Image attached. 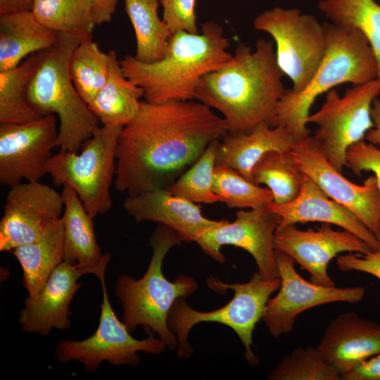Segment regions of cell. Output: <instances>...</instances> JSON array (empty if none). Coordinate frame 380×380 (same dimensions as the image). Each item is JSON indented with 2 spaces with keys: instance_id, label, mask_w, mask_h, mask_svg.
Wrapping results in <instances>:
<instances>
[{
  "instance_id": "cell-1",
  "label": "cell",
  "mask_w": 380,
  "mask_h": 380,
  "mask_svg": "<svg viewBox=\"0 0 380 380\" xmlns=\"http://www.w3.org/2000/svg\"><path fill=\"white\" fill-rule=\"evenodd\" d=\"M227 133L223 118L200 101L141 100L118 139L115 188L127 196L167 188Z\"/></svg>"
},
{
  "instance_id": "cell-2",
  "label": "cell",
  "mask_w": 380,
  "mask_h": 380,
  "mask_svg": "<svg viewBox=\"0 0 380 380\" xmlns=\"http://www.w3.org/2000/svg\"><path fill=\"white\" fill-rule=\"evenodd\" d=\"M283 75L272 41L259 39L254 51L239 43L230 60L200 79L194 99L217 110L229 133H248L261 124L272 126Z\"/></svg>"
},
{
  "instance_id": "cell-3",
  "label": "cell",
  "mask_w": 380,
  "mask_h": 380,
  "mask_svg": "<svg viewBox=\"0 0 380 380\" xmlns=\"http://www.w3.org/2000/svg\"><path fill=\"white\" fill-rule=\"evenodd\" d=\"M229 46L222 27L209 21L202 24L201 32L173 33L158 61L146 63L126 55L120 62L125 76L143 89L144 100L189 101L194 99L200 79L231 59Z\"/></svg>"
},
{
  "instance_id": "cell-4",
  "label": "cell",
  "mask_w": 380,
  "mask_h": 380,
  "mask_svg": "<svg viewBox=\"0 0 380 380\" xmlns=\"http://www.w3.org/2000/svg\"><path fill=\"white\" fill-rule=\"evenodd\" d=\"M324 58L306 87L300 92L285 89L277 106L273 127L287 129L296 141L310 136L307 118L316 99L344 83L360 85L379 78L378 63L368 40L360 30H345L323 23Z\"/></svg>"
},
{
  "instance_id": "cell-5",
  "label": "cell",
  "mask_w": 380,
  "mask_h": 380,
  "mask_svg": "<svg viewBox=\"0 0 380 380\" xmlns=\"http://www.w3.org/2000/svg\"><path fill=\"white\" fill-rule=\"evenodd\" d=\"M182 241L177 232L159 224L150 239L153 253L145 274L139 279L120 275L114 292L121 303L122 322L128 330L142 326L149 336L157 334L170 350L177 348L178 341L167 325L169 312L177 300L186 298L198 289L197 282L189 276L179 275L171 281L163 272L165 256Z\"/></svg>"
},
{
  "instance_id": "cell-6",
  "label": "cell",
  "mask_w": 380,
  "mask_h": 380,
  "mask_svg": "<svg viewBox=\"0 0 380 380\" xmlns=\"http://www.w3.org/2000/svg\"><path fill=\"white\" fill-rule=\"evenodd\" d=\"M84 39H87L59 33L56 44L46 51L26 91L27 100L35 110L43 115L58 116L60 151L78 153L100 127L69 72L70 57Z\"/></svg>"
},
{
  "instance_id": "cell-7",
  "label": "cell",
  "mask_w": 380,
  "mask_h": 380,
  "mask_svg": "<svg viewBox=\"0 0 380 380\" xmlns=\"http://www.w3.org/2000/svg\"><path fill=\"white\" fill-rule=\"evenodd\" d=\"M207 284L217 293L232 289L234 296L220 308L206 312L193 309L185 298L175 302L168 314L167 325L178 341L177 357H189L192 354L188 336L194 325L201 322H217L234 331L244 346L246 361L250 365L256 366L259 359L253 349V332L256 324L262 319L270 296L279 290L280 277L266 280L257 272L247 282L227 284L210 277Z\"/></svg>"
},
{
  "instance_id": "cell-8",
  "label": "cell",
  "mask_w": 380,
  "mask_h": 380,
  "mask_svg": "<svg viewBox=\"0 0 380 380\" xmlns=\"http://www.w3.org/2000/svg\"><path fill=\"white\" fill-rule=\"evenodd\" d=\"M122 127L103 125L82 144L80 153L59 151L47 165L53 184L70 186L94 218L112 207L110 186L114 182L115 151Z\"/></svg>"
},
{
  "instance_id": "cell-9",
  "label": "cell",
  "mask_w": 380,
  "mask_h": 380,
  "mask_svg": "<svg viewBox=\"0 0 380 380\" xmlns=\"http://www.w3.org/2000/svg\"><path fill=\"white\" fill-rule=\"evenodd\" d=\"M253 25L273 38L277 65L292 81L291 89L294 92L304 89L325 53L324 24L298 8L276 6L258 15Z\"/></svg>"
},
{
  "instance_id": "cell-10",
  "label": "cell",
  "mask_w": 380,
  "mask_h": 380,
  "mask_svg": "<svg viewBox=\"0 0 380 380\" xmlns=\"http://www.w3.org/2000/svg\"><path fill=\"white\" fill-rule=\"evenodd\" d=\"M380 95L379 78L355 85L341 97L336 89L327 92L322 107L307 118L317 126L314 137L329 163L341 172L347 167L346 151L363 141L374 127L373 101Z\"/></svg>"
},
{
  "instance_id": "cell-11",
  "label": "cell",
  "mask_w": 380,
  "mask_h": 380,
  "mask_svg": "<svg viewBox=\"0 0 380 380\" xmlns=\"http://www.w3.org/2000/svg\"><path fill=\"white\" fill-rule=\"evenodd\" d=\"M106 267L103 266L95 274L100 280L103 293L97 329L93 335L82 341L63 340L56 345L55 350L58 361L78 362L88 372H95L104 361L114 366L135 367L140 362L139 352L160 355L167 349L165 343L158 337L134 338L125 323L118 318L107 293Z\"/></svg>"
},
{
  "instance_id": "cell-12",
  "label": "cell",
  "mask_w": 380,
  "mask_h": 380,
  "mask_svg": "<svg viewBox=\"0 0 380 380\" xmlns=\"http://www.w3.org/2000/svg\"><path fill=\"white\" fill-rule=\"evenodd\" d=\"M281 284L277 294L267 303L262 320L270 334L279 338L289 334L296 317L312 308L335 302L355 303L365 294L363 286H325L308 281L296 270V261L275 250Z\"/></svg>"
},
{
  "instance_id": "cell-13",
  "label": "cell",
  "mask_w": 380,
  "mask_h": 380,
  "mask_svg": "<svg viewBox=\"0 0 380 380\" xmlns=\"http://www.w3.org/2000/svg\"><path fill=\"white\" fill-rule=\"evenodd\" d=\"M58 137L53 114L24 123H0V184L11 187L23 179L39 181L48 174Z\"/></svg>"
},
{
  "instance_id": "cell-14",
  "label": "cell",
  "mask_w": 380,
  "mask_h": 380,
  "mask_svg": "<svg viewBox=\"0 0 380 380\" xmlns=\"http://www.w3.org/2000/svg\"><path fill=\"white\" fill-rule=\"evenodd\" d=\"M279 215L266 207L239 210L233 222L222 220L203 234L196 243L203 251L220 263L225 262L222 246L232 245L248 252L263 279L279 277L274 236L279 224Z\"/></svg>"
},
{
  "instance_id": "cell-15",
  "label": "cell",
  "mask_w": 380,
  "mask_h": 380,
  "mask_svg": "<svg viewBox=\"0 0 380 380\" xmlns=\"http://www.w3.org/2000/svg\"><path fill=\"white\" fill-rule=\"evenodd\" d=\"M290 152L304 174L356 215L380 241V193L374 175L362 185L351 182L329 163L314 136L296 141Z\"/></svg>"
},
{
  "instance_id": "cell-16",
  "label": "cell",
  "mask_w": 380,
  "mask_h": 380,
  "mask_svg": "<svg viewBox=\"0 0 380 380\" xmlns=\"http://www.w3.org/2000/svg\"><path fill=\"white\" fill-rule=\"evenodd\" d=\"M0 222V251L38 239L61 216L62 194L39 181L20 182L10 187Z\"/></svg>"
},
{
  "instance_id": "cell-17",
  "label": "cell",
  "mask_w": 380,
  "mask_h": 380,
  "mask_svg": "<svg viewBox=\"0 0 380 380\" xmlns=\"http://www.w3.org/2000/svg\"><path fill=\"white\" fill-rule=\"evenodd\" d=\"M274 249L294 259L310 274L315 284L334 286L327 272L329 262L343 252L367 254L374 249L353 233L335 230L331 224L322 223L315 229L302 230L296 224L277 227L274 236Z\"/></svg>"
},
{
  "instance_id": "cell-18",
  "label": "cell",
  "mask_w": 380,
  "mask_h": 380,
  "mask_svg": "<svg viewBox=\"0 0 380 380\" xmlns=\"http://www.w3.org/2000/svg\"><path fill=\"white\" fill-rule=\"evenodd\" d=\"M123 207L137 223L152 221L164 224L186 242H196L203 234L222 221L204 217L198 204L174 194L168 188L127 196Z\"/></svg>"
},
{
  "instance_id": "cell-19",
  "label": "cell",
  "mask_w": 380,
  "mask_h": 380,
  "mask_svg": "<svg viewBox=\"0 0 380 380\" xmlns=\"http://www.w3.org/2000/svg\"><path fill=\"white\" fill-rule=\"evenodd\" d=\"M89 272L62 262L51 273L39 293L27 297L20 312L19 322L25 332L47 336L52 329L70 327L69 306L82 285L79 278Z\"/></svg>"
},
{
  "instance_id": "cell-20",
  "label": "cell",
  "mask_w": 380,
  "mask_h": 380,
  "mask_svg": "<svg viewBox=\"0 0 380 380\" xmlns=\"http://www.w3.org/2000/svg\"><path fill=\"white\" fill-rule=\"evenodd\" d=\"M316 348L341 376L380 353V324L354 312L342 313L331 320Z\"/></svg>"
},
{
  "instance_id": "cell-21",
  "label": "cell",
  "mask_w": 380,
  "mask_h": 380,
  "mask_svg": "<svg viewBox=\"0 0 380 380\" xmlns=\"http://www.w3.org/2000/svg\"><path fill=\"white\" fill-rule=\"evenodd\" d=\"M267 207L279 215L278 227L309 222L329 223L353 233L374 250L380 247V241L356 215L329 198L307 175L296 198L283 205L271 202Z\"/></svg>"
},
{
  "instance_id": "cell-22",
  "label": "cell",
  "mask_w": 380,
  "mask_h": 380,
  "mask_svg": "<svg viewBox=\"0 0 380 380\" xmlns=\"http://www.w3.org/2000/svg\"><path fill=\"white\" fill-rule=\"evenodd\" d=\"M64 210V262L94 274L110 260V253L101 254L96 241L93 217L87 212L75 191L63 186Z\"/></svg>"
},
{
  "instance_id": "cell-23",
  "label": "cell",
  "mask_w": 380,
  "mask_h": 380,
  "mask_svg": "<svg viewBox=\"0 0 380 380\" xmlns=\"http://www.w3.org/2000/svg\"><path fill=\"white\" fill-rule=\"evenodd\" d=\"M221 139L216 165L232 168L251 182L252 170L265 153L290 151L296 141L285 128L269 124H261L248 133L228 132Z\"/></svg>"
},
{
  "instance_id": "cell-24",
  "label": "cell",
  "mask_w": 380,
  "mask_h": 380,
  "mask_svg": "<svg viewBox=\"0 0 380 380\" xmlns=\"http://www.w3.org/2000/svg\"><path fill=\"white\" fill-rule=\"evenodd\" d=\"M59 33L40 23L31 11L0 15V71L16 67L30 55L51 49Z\"/></svg>"
},
{
  "instance_id": "cell-25",
  "label": "cell",
  "mask_w": 380,
  "mask_h": 380,
  "mask_svg": "<svg viewBox=\"0 0 380 380\" xmlns=\"http://www.w3.org/2000/svg\"><path fill=\"white\" fill-rule=\"evenodd\" d=\"M109 53L107 80L88 107L103 125L124 127L137 115L144 93L125 76L116 52Z\"/></svg>"
},
{
  "instance_id": "cell-26",
  "label": "cell",
  "mask_w": 380,
  "mask_h": 380,
  "mask_svg": "<svg viewBox=\"0 0 380 380\" xmlns=\"http://www.w3.org/2000/svg\"><path fill=\"white\" fill-rule=\"evenodd\" d=\"M11 252L22 267L27 297L35 298L53 271L64 260L61 217L53 222L38 239L18 246Z\"/></svg>"
},
{
  "instance_id": "cell-27",
  "label": "cell",
  "mask_w": 380,
  "mask_h": 380,
  "mask_svg": "<svg viewBox=\"0 0 380 380\" xmlns=\"http://www.w3.org/2000/svg\"><path fill=\"white\" fill-rule=\"evenodd\" d=\"M45 51L33 53L13 68L0 71V123H24L43 116L28 103V84Z\"/></svg>"
},
{
  "instance_id": "cell-28",
  "label": "cell",
  "mask_w": 380,
  "mask_h": 380,
  "mask_svg": "<svg viewBox=\"0 0 380 380\" xmlns=\"http://www.w3.org/2000/svg\"><path fill=\"white\" fill-rule=\"evenodd\" d=\"M125 11L136 35L134 58L143 63L161 60L173 34L158 16V0H124Z\"/></svg>"
},
{
  "instance_id": "cell-29",
  "label": "cell",
  "mask_w": 380,
  "mask_h": 380,
  "mask_svg": "<svg viewBox=\"0 0 380 380\" xmlns=\"http://www.w3.org/2000/svg\"><path fill=\"white\" fill-rule=\"evenodd\" d=\"M318 9L336 27L363 33L376 56L380 80V4L375 0H321Z\"/></svg>"
},
{
  "instance_id": "cell-30",
  "label": "cell",
  "mask_w": 380,
  "mask_h": 380,
  "mask_svg": "<svg viewBox=\"0 0 380 380\" xmlns=\"http://www.w3.org/2000/svg\"><path fill=\"white\" fill-rule=\"evenodd\" d=\"M252 182L265 184L272 191L274 204L283 205L298 195L306 175L297 165L290 151H270L254 165Z\"/></svg>"
},
{
  "instance_id": "cell-31",
  "label": "cell",
  "mask_w": 380,
  "mask_h": 380,
  "mask_svg": "<svg viewBox=\"0 0 380 380\" xmlns=\"http://www.w3.org/2000/svg\"><path fill=\"white\" fill-rule=\"evenodd\" d=\"M31 11L53 31L92 39L96 23L89 0H34Z\"/></svg>"
},
{
  "instance_id": "cell-32",
  "label": "cell",
  "mask_w": 380,
  "mask_h": 380,
  "mask_svg": "<svg viewBox=\"0 0 380 380\" xmlns=\"http://www.w3.org/2000/svg\"><path fill=\"white\" fill-rule=\"evenodd\" d=\"M110 53L102 51L92 39H84L74 50L69 62L71 80L80 96L89 104L105 84Z\"/></svg>"
},
{
  "instance_id": "cell-33",
  "label": "cell",
  "mask_w": 380,
  "mask_h": 380,
  "mask_svg": "<svg viewBox=\"0 0 380 380\" xmlns=\"http://www.w3.org/2000/svg\"><path fill=\"white\" fill-rule=\"evenodd\" d=\"M219 142L220 139L213 141L200 158L167 187L174 194L197 204L221 201L213 189Z\"/></svg>"
},
{
  "instance_id": "cell-34",
  "label": "cell",
  "mask_w": 380,
  "mask_h": 380,
  "mask_svg": "<svg viewBox=\"0 0 380 380\" xmlns=\"http://www.w3.org/2000/svg\"><path fill=\"white\" fill-rule=\"evenodd\" d=\"M213 189L221 201L229 208L256 209L273 201L272 191L247 179L236 170L216 165Z\"/></svg>"
},
{
  "instance_id": "cell-35",
  "label": "cell",
  "mask_w": 380,
  "mask_h": 380,
  "mask_svg": "<svg viewBox=\"0 0 380 380\" xmlns=\"http://www.w3.org/2000/svg\"><path fill=\"white\" fill-rule=\"evenodd\" d=\"M270 380H340L341 374L328 365L316 348L298 347L285 355L270 372Z\"/></svg>"
},
{
  "instance_id": "cell-36",
  "label": "cell",
  "mask_w": 380,
  "mask_h": 380,
  "mask_svg": "<svg viewBox=\"0 0 380 380\" xmlns=\"http://www.w3.org/2000/svg\"><path fill=\"white\" fill-rule=\"evenodd\" d=\"M163 9V20L172 33L184 31L198 33L196 0H158Z\"/></svg>"
},
{
  "instance_id": "cell-37",
  "label": "cell",
  "mask_w": 380,
  "mask_h": 380,
  "mask_svg": "<svg viewBox=\"0 0 380 380\" xmlns=\"http://www.w3.org/2000/svg\"><path fill=\"white\" fill-rule=\"evenodd\" d=\"M346 162L347 167L357 176L362 172H373L380 193V147L365 140L357 142L347 149Z\"/></svg>"
},
{
  "instance_id": "cell-38",
  "label": "cell",
  "mask_w": 380,
  "mask_h": 380,
  "mask_svg": "<svg viewBox=\"0 0 380 380\" xmlns=\"http://www.w3.org/2000/svg\"><path fill=\"white\" fill-rule=\"evenodd\" d=\"M336 264L341 271L362 272L380 279V247L367 254L350 253L338 255Z\"/></svg>"
},
{
  "instance_id": "cell-39",
  "label": "cell",
  "mask_w": 380,
  "mask_h": 380,
  "mask_svg": "<svg viewBox=\"0 0 380 380\" xmlns=\"http://www.w3.org/2000/svg\"><path fill=\"white\" fill-rule=\"evenodd\" d=\"M343 380H380V353L341 375Z\"/></svg>"
},
{
  "instance_id": "cell-40",
  "label": "cell",
  "mask_w": 380,
  "mask_h": 380,
  "mask_svg": "<svg viewBox=\"0 0 380 380\" xmlns=\"http://www.w3.org/2000/svg\"><path fill=\"white\" fill-rule=\"evenodd\" d=\"M96 25L110 22L118 0H89Z\"/></svg>"
},
{
  "instance_id": "cell-41",
  "label": "cell",
  "mask_w": 380,
  "mask_h": 380,
  "mask_svg": "<svg viewBox=\"0 0 380 380\" xmlns=\"http://www.w3.org/2000/svg\"><path fill=\"white\" fill-rule=\"evenodd\" d=\"M371 115L374 127L366 134V140L375 146L380 147V99H375L373 101Z\"/></svg>"
},
{
  "instance_id": "cell-42",
  "label": "cell",
  "mask_w": 380,
  "mask_h": 380,
  "mask_svg": "<svg viewBox=\"0 0 380 380\" xmlns=\"http://www.w3.org/2000/svg\"><path fill=\"white\" fill-rule=\"evenodd\" d=\"M34 0H0V15L19 11H32Z\"/></svg>"
}]
</instances>
